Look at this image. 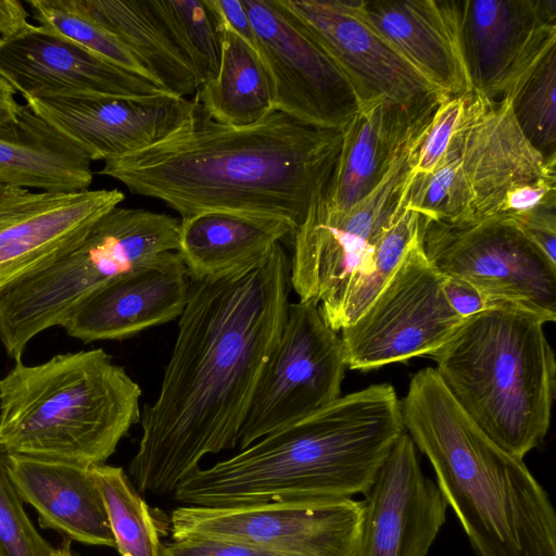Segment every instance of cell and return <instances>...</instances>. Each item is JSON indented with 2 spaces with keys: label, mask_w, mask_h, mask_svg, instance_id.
Masks as SVG:
<instances>
[{
  "label": "cell",
  "mask_w": 556,
  "mask_h": 556,
  "mask_svg": "<svg viewBox=\"0 0 556 556\" xmlns=\"http://www.w3.org/2000/svg\"><path fill=\"white\" fill-rule=\"evenodd\" d=\"M281 243L235 269L189 278L186 306L157 397L141 413L129 464L140 493L174 492L208 454L237 446L263 367L289 306Z\"/></svg>",
  "instance_id": "1"
},
{
  "label": "cell",
  "mask_w": 556,
  "mask_h": 556,
  "mask_svg": "<svg viewBox=\"0 0 556 556\" xmlns=\"http://www.w3.org/2000/svg\"><path fill=\"white\" fill-rule=\"evenodd\" d=\"M192 103L173 134L105 161L99 174L163 201L181 217L252 212L298 228L333 172L342 130L306 125L275 110L258 123L235 127L213 119L194 98Z\"/></svg>",
  "instance_id": "2"
},
{
  "label": "cell",
  "mask_w": 556,
  "mask_h": 556,
  "mask_svg": "<svg viewBox=\"0 0 556 556\" xmlns=\"http://www.w3.org/2000/svg\"><path fill=\"white\" fill-rule=\"evenodd\" d=\"M405 431L389 383L371 384L197 469L174 491L184 506L224 507L365 494Z\"/></svg>",
  "instance_id": "3"
},
{
  "label": "cell",
  "mask_w": 556,
  "mask_h": 556,
  "mask_svg": "<svg viewBox=\"0 0 556 556\" xmlns=\"http://www.w3.org/2000/svg\"><path fill=\"white\" fill-rule=\"evenodd\" d=\"M404 429L427 456L437 485L476 556H556V514L519 459L462 409L432 367L410 379Z\"/></svg>",
  "instance_id": "4"
},
{
  "label": "cell",
  "mask_w": 556,
  "mask_h": 556,
  "mask_svg": "<svg viewBox=\"0 0 556 556\" xmlns=\"http://www.w3.org/2000/svg\"><path fill=\"white\" fill-rule=\"evenodd\" d=\"M140 387L103 349L16 361L0 379V451L104 464L140 421Z\"/></svg>",
  "instance_id": "5"
},
{
  "label": "cell",
  "mask_w": 556,
  "mask_h": 556,
  "mask_svg": "<svg viewBox=\"0 0 556 556\" xmlns=\"http://www.w3.org/2000/svg\"><path fill=\"white\" fill-rule=\"evenodd\" d=\"M544 324L523 311L491 308L430 355L462 409L519 459L543 442L551 422L556 362Z\"/></svg>",
  "instance_id": "6"
},
{
  "label": "cell",
  "mask_w": 556,
  "mask_h": 556,
  "mask_svg": "<svg viewBox=\"0 0 556 556\" xmlns=\"http://www.w3.org/2000/svg\"><path fill=\"white\" fill-rule=\"evenodd\" d=\"M556 179V160L544 159L521 134L510 101L472 92L467 113L438 166L412 173L402 204L446 223L504 216L525 188Z\"/></svg>",
  "instance_id": "7"
},
{
  "label": "cell",
  "mask_w": 556,
  "mask_h": 556,
  "mask_svg": "<svg viewBox=\"0 0 556 556\" xmlns=\"http://www.w3.org/2000/svg\"><path fill=\"white\" fill-rule=\"evenodd\" d=\"M179 220L143 208H112L81 242L48 267L0 294V341L16 361L40 332L62 326L74 308L109 281L154 256L178 250Z\"/></svg>",
  "instance_id": "8"
},
{
  "label": "cell",
  "mask_w": 556,
  "mask_h": 556,
  "mask_svg": "<svg viewBox=\"0 0 556 556\" xmlns=\"http://www.w3.org/2000/svg\"><path fill=\"white\" fill-rule=\"evenodd\" d=\"M422 249L443 275L472 286L491 308L556 320V264L533 244L516 217L446 223L424 216Z\"/></svg>",
  "instance_id": "9"
},
{
  "label": "cell",
  "mask_w": 556,
  "mask_h": 556,
  "mask_svg": "<svg viewBox=\"0 0 556 556\" xmlns=\"http://www.w3.org/2000/svg\"><path fill=\"white\" fill-rule=\"evenodd\" d=\"M419 138L420 134L405 148L383 181L348 213H334L326 206L324 187L295 229L291 288L300 301L319 305L330 327L348 291L362 275L377 236L402 204Z\"/></svg>",
  "instance_id": "10"
},
{
  "label": "cell",
  "mask_w": 556,
  "mask_h": 556,
  "mask_svg": "<svg viewBox=\"0 0 556 556\" xmlns=\"http://www.w3.org/2000/svg\"><path fill=\"white\" fill-rule=\"evenodd\" d=\"M348 363L341 337L319 305L289 303L279 340L266 361L237 446L248 447L336 401Z\"/></svg>",
  "instance_id": "11"
},
{
  "label": "cell",
  "mask_w": 556,
  "mask_h": 556,
  "mask_svg": "<svg viewBox=\"0 0 556 556\" xmlns=\"http://www.w3.org/2000/svg\"><path fill=\"white\" fill-rule=\"evenodd\" d=\"M421 239L407 250L369 307L341 330L350 369L370 370L430 356L466 320L448 305L445 275L429 262Z\"/></svg>",
  "instance_id": "12"
},
{
  "label": "cell",
  "mask_w": 556,
  "mask_h": 556,
  "mask_svg": "<svg viewBox=\"0 0 556 556\" xmlns=\"http://www.w3.org/2000/svg\"><path fill=\"white\" fill-rule=\"evenodd\" d=\"M363 503L286 500L199 507L179 506L170 517L173 540L215 538L278 556H355Z\"/></svg>",
  "instance_id": "13"
},
{
  "label": "cell",
  "mask_w": 556,
  "mask_h": 556,
  "mask_svg": "<svg viewBox=\"0 0 556 556\" xmlns=\"http://www.w3.org/2000/svg\"><path fill=\"white\" fill-rule=\"evenodd\" d=\"M278 2L345 76L361 109L386 102L427 114L447 98L371 25L361 0Z\"/></svg>",
  "instance_id": "14"
},
{
  "label": "cell",
  "mask_w": 556,
  "mask_h": 556,
  "mask_svg": "<svg viewBox=\"0 0 556 556\" xmlns=\"http://www.w3.org/2000/svg\"><path fill=\"white\" fill-rule=\"evenodd\" d=\"M242 3L268 77L273 109L306 125L343 130L361 106L338 66L278 0Z\"/></svg>",
  "instance_id": "15"
},
{
  "label": "cell",
  "mask_w": 556,
  "mask_h": 556,
  "mask_svg": "<svg viewBox=\"0 0 556 556\" xmlns=\"http://www.w3.org/2000/svg\"><path fill=\"white\" fill-rule=\"evenodd\" d=\"M124 198L117 189L43 192L0 184V294L73 250Z\"/></svg>",
  "instance_id": "16"
},
{
  "label": "cell",
  "mask_w": 556,
  "mask_h": 556,
  "mask_svg": "<svg viewBox=\"0 0 556 556\" xmlns=\"http://www.w3.org/2000/svg\"><path fill=\"white\" fill-rule=\"evenodd\" d=\"M460 37L472 89L489 101L508 99L556 48V0H465Z\"/></svg>",
  "instance_id": "17"
},
{
  "label": "cell",
  "mask_w": 556,
  "mask_h": 556,
  "mask_svg": "<svg viewBox=\"0 0 556 556\" xmlns=\"http://www.w3.org/2000/svg\"><path fill=\"white\" fill-rule=\"evenodd\" d=\"M355 556H427L447 504L404 431L365 493Z\"/></svg>",
  "instance_id": "18"
},
{
  "label": "cell",
  "mask_w": 556,
  "mask_h": 556,
  "mask_svg": "<svg viewBox=\"0 0 556 556\" xmlns=\"http://www.w3.org/2000/svg\"><path fill=\"white\" fill-rule=\"evenodd\" d=\"M0 76L25 100L168 93L35 24L0 43Z\"/></svg>",
  "instance_id": "19"
},
{
  "label": "cell",
  "mask_w": 556,
  "mask_h": 556,
  "mask_svg": "<svg viewBox=\"0 0 556 556\" xmlns=\"http://www.w3.org/2000/svg\"><path fill=\"white\" fill-rule=\"evenodd\" d=\"M25 103L91 162H105L160 142L184 124L193 105L192 99L172 93L141 99H26Z\"/></svg>",
  "instance_id": "20"
},
{
  "label": "cell",
  "mask_w": 556,
  "mask_h": 556,
  "mask_svg": "<svg viewBox=\"0 0 556 556\" xmlns=\"http://www.w3.org/2000/svg\"><path fill=\"white\" fill-rule=\"evenodd\" d=\"M188 290L180 255L164 252L93 291L61 327L85 343L127 339L179 317Z\"/></svg>",
  "instance_id": "21"
},
{
  "label": "cell",
  "mask_w": 556,
  "mask_h": 556,
  "mask_svg": "<svg viewBox=\"0 0 556 556\" xmlns=\"http://www.w3.org/2000/svg\"><path fill=\"white\" fill-rule=\"evenodd\" d=\"M371 25L445 97L471 92L462 37L460 0L362 1Z\"/></svg>",
  "instance_id": "22"
},
{
  "label": "cell",
  "mask_w": 556,
  "mask_h": 556,
  "mask_svg": "<svg viewBox=\"0 0 556 556\" xmlns=\"http://www.w3.org/2000/svg\"><path fill=\"white\" fill-rule=\"evenodd\" d=\"M435 110L417 114L386 102L361 109L342 130L341 150L323 190L326 206L344 214L371 193Z\"/></svg>",
  "instance_id": "23"
},
{
  "label": "cell",
  "mask_w": 556,
  "mask_h": 556,
  "mask_svg": "<svg viewBox=\"0 0 556 556\" xmlns=\"http://www.w3.org/2000/svg\"><path fill=\"white\" fill-rule=\"evenodd\" d=\"M4 459L18 496L37 511L40 527L84 544L115 547L90 466L18 454H4Z\"/></svg>",
  "instance_id": "24"
},
{
  "label": "cell",
  "mask_w": 556,
  "mask_h": 556,
  "mask_svg": "<svg viewBox=\"0 0 556 556\" xmlns=\"http://www.w3.org/2000/svg\"><path fill=\"white\" fill-rule=\"evenodd\" d=\"M89 157L26 103L0 125V184L43 192L88 190Z\"/></svg>",
  "instance_id": "25"
},
{
  "label": "cell",
  "mask_w": 556,
  "mask_h": 556,
  "mask_svg": "<svg viewBox=\"0 0 556 556\" xmlns=\"http://www.w3.org/2000/svg\"><path fill=\"white\" fill-rule=\"evenodd\" d=\"M295 229L279 216L206 211L181 217L177 252L189 278H204L261 258L276 243L292 239Z\"/></svg>",
  "instance_id": "26"
},
{
  "label": "cell",
  "mask_w": 556,
  "mask_h": 556,
  "mask_svg": "<svg viewBox=\"0 0 556 556\" xmlns=\"http://www.w3.org/2000/svg\"><path fill=\"white\" fill-rule=\"evenodd\" d=\"M81 9L111 31L164 91L194 94L199 81L151 0H78Z\"/></svg>",
  "instance_id": "27"
},
{
  "label": "cell",
  "mask_w": 556,
  "mask_h": 556,
  "mask_svg": "<svg viewBox=\"0 0 556 556\" xmlns=\"http://www.w3.org/2000/svg\"><path fill=\"white\" fill-rule=\"evenodd\" d=\"M219 41L216 76L199 86L194 99L222 124L245 127L273 109L271 92L258 54L232 30L214 25Z\"/></svg>",
  "instance_id": "28"
},
{
  "label": "cell",
  "mask_w": 556,
  "mask_h": 556,
  "mask_svg": "<svg viewBox=\"0 0 556 556\" xmlns=\"http://www.w3.org/2000/svg\"><path fill=\"white\" fill-rule=\"evenodd\" d=\"M424 216L401 204L377 236L366 266L346 293L334 331L354 323L374 302L399 267L407 250L422 236Z\"/></svg>",
  "instance_id": "29"
},
{
  "label": "cell",
  "mask_w": 556,
  "mask_h": 556,
  "mask_svg": "<svg viewBox=\"0 0 556 556\" xmlns=\"http://www.w3.org/2000/svg\"><path fill=\"white\" fill-rule=\"evenodd\" d=\"M121 556H161L162 544L150 508L123 468L90 466Z\"/></svg>",
  "instance_id": "30"
},
{
  "label": "cell",
  "mask_w": 556,
  "mask_h": 556,
  "mask_svg": "<svg viewBox=\"0 0 556 556\" xmlns=\"http://www.w3.org/2000/svg\"><path fill=\"white\" fill-rule=\"evenodd\" d=\"M26 4L37 26L153 83L135 55L111 31L86 13L78 0H28Z\"/></svg>",
  "instance_id": "31"
},
{
  "label": "cell",
  "mask_w": 556,
  "mask_h": 556,
  "mask_svg": "<svg viewBox=\"0 0 556 556\" xmlns=\"http://www.w3.org/2000/svg\"><path fill=\"white\" fill-rule=\"evenodd\" d=\"M556 48L518 83L508 98L528 142L546 160H556Z\"/></svg>",
  "instance_id": "32"
},
{
  "label": "cell",
  "mask_w": 556,
  "mask_h": 556,
  "mask_svg": "<svg viewBox=\"0 0 556 556\" xmlns=\"http://www.w3.org/2000/svg\"><path fill=\"white\" fill-rule=\"evenodd\" d=\"M199 85L214 78L219 66V41L204 0H151Z\"/></svg>",
  "instance_id": "33"
},
{
  "label": "cell",
  "mask_w": 556,
  "mask_h": 556,
  "mask_svg": "<svg viewBox=\"0 0 556 556\" xmlns=\"http://www.w3.org/2000/svg\"><path fill=\"white\" fill-rule=\"evenodd\" d=\"M22 502L0 451V552L3 556H52L54 548L36 530Z\"/></svg>",
  "instance_id": "34"
},
{
  "label": "cell",
  "mask_w": 556,
  "mask_h": 556,
  "mask_svg": "<svg viewBox=\"0 0 556 556\" xmlns=\"http://www.w3.org/2000/svg\"><path fill=\"white\" fill-rule=\"evenodd\" d=\"M472 92L445 98L425 128L414 156L415 174H430L440 163L448 143L458 130L471 101Z\"/></svg>",
  "instance_id": "35"
},
{
  "label": "cell",
  "mask_w": 556,
  "mask_h": 556,
  "mask_svg": "<svg viewBox=\"0 0 556 556\" xmlns=\"http://www.w3.org/2000/svg\"><path fill=\"white\" fill-rule=\"evenodd\" d=\"M161 556H278L255 546L215 538L173 540L162 546Z\"/></svg>",
  "instance_id": "36"
},
{
  "label": "cell",
  "mask_w": 556,
  "mask_h": 556,
  "mask_svg": "<svg viewBox=\"0 0 556 556\" xmlns=\"http://www.w3.org/2000/svg\"><path fill=\"white\" fill-rule=\"evenodd\" d=\"M526 236L556 264V207H544L516 217Z\"/></svg>",
  "instance_id": "37"
},
{
  "label": "cell",
  "mask_w": 556,
  "mask_h": 556,
  "mask_svg": "<svg viewBox=\"0 0 556 556\" xmlns=\"http://www.w3.org/2000/svg\"><path fill=\"white\" fill-rule=\"evenodd\" d=\"M204 3L214 25L232 30L257 53L255 34L242 0H204Z\"/></svg>",
  "instance_id": "38"
},
{
  "label": "cell",
  "mask_w": 556,
  "mask_h": 556,
  "mask_svg": "<svg viewBox=\"0 0 556 556\" xmlns=\"http://www.w3.org/2000/svg\"><path fill=\"white\" fill-rule=\"evenodd\" d=\"M443 291L451 308L463 319L489 309L483 296L460 279L445 276Z\"/></svg>",
  "instance_id": "39"
},
{
  "label": "cell",
  "mask_w": 556,
  "mask_h": 556,
  "mask_svg": "<svg viewBox=\"0 0 556 556\" xmlns=\"http://www.w3.org/2000/svg\"><path fill=\"white\" fill-rule=\"evenodd\" d=\"M30 13L20 0H0V41L3 42L29 28Z\"/></svg>",
  "instance_id": "40"
},
{
  "label": "cell",
  "mask_w": 556,
  "mask_h": 556,
  "mask_svg": "<svg viewBox=\"0 0 556 556\" xmlns=\"http://www.w3.org/2000/svg\"><path fill=\"white\" fill-rule=\"evenodd\" d=\"M15 90L0 76V125L12 122L21 103L15 99Z\"/></svg>",
  "instance_id": "41"
},
{
  "label": "cell",
  "mask_w": 556,
  "mask_h": 556,
  "mask_svg": "<svg viewBox=\"0 0 556 556\" xmlns=\"http://www.w3.org/2000/svg\"><path fill=\"white\" fill-rule=\"evenodd\" d=\"M52 556H75L71 549L70 542L65 541L60 547L54 548Z\"/></svg>",
  "instance_id": "42"
},
{
  "label": "cell",
  "mask_w": 556,
  "mask_h": 556,
  "mask_svg": "<svg viewBox=\"0 0 556 556\" xmlns=\"http://www.w3.org/2000/svg\"><path fill=\"white\" fill-rule=\"evenodd\" d=\"M0 556H3L1 552H0Z\"/></svg>",
  "instance_id": "43"
},
{
  "label": "cell",
  "mask_w": 556,
  "mask_h": 556,
  "mask_svg": "<svg viewBox=\"0 0 556 556\" xmlns=\"http://www.w3.org/2000/svg\"><path fill=\"white\" fill-rule=\"evenodd\" d=\"M0 43H1V41H0Z\"/></svg>",
  "instance_id": "44"
}]
</instances>
